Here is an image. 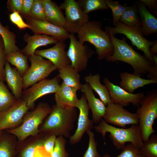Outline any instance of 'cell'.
Here are the masks:
<instances>
[{"label":"cell","mask_w":157,"mask_h":157,"mask_svg":"<svg viewBox=\"0 0 157 157\" xmlns=\"http://www.w3.org/2000/svg\"><path fill=\"white\" fill-rule=\"evenodd\" d=\"M136 114L138 126L143 142L147 141L156 131L153 126L157 118V90L154 89L147 92L141 99Z\"/></svg>","instance_id":"obj_5"},{"label":"cell","mask_w":157,"mask_h":157,"mask_svg":"<svg viewBox=\"0 0 157 157\" xmlns=\"http://www.w3.org/2000/svg\"><path fill=\"white\" fill-rule=\"evenodd\" d=\"M106 3L112 10L113 17V24L119 21L120 19L128 6L120 4L117 1L105 0Z\"/></svg>","instance_id":"obj_34"},{"label":"cell","mask_w":157,"mask_h":157,"mask_svg":"<svg viewBox=\"0 0 157 157\" xmlns=\"http://www.w3.org/2000/svg\"><path fill=\"white\" fill-rule=\"evenodd\" d=\"M121 81L119 86L128 92L133 94L138 88L147 85L156 84L157 81L150 79H145L140 76L128 72L120 74Z\"/></svg>","instance_id":"obj_22"},{"label":"cell","mask_w":157,"mask_h":157,"mask_svg":"<svg viewBox=\"0 0 157 157\" xmlns=\"http://www.w3.org/2000/svg\"><path fill=\"white\" fill-rule=\"evenodd\" d=\"M58 71V76L65 85L74 88L77 90H81L82 84L80 82V76L71 65Z\"/></svg>","instance_id":"obj_26"},{"label":"cell","mask_w":157,"mask_h":157,"mask_svg":"<svg viewBox=\"0 0 157 157\" xmlns=\"http://www.w3.org/2000/svg\"><path fill=\"white\" fill-rule=\"evenodd\" d=\"M6 61L15 66L22 77L29 68L28 57L20 50L6 56Z\"/></svg>","instance_id":"obj_28"},{"label":"cell","mask_w":157,"mask_h":157,"mask_svg":"<svg viewBox=\"0 0 157 157\" xmlns=\"http://www.w3.org/2000/svg\"><path fill=\"white\" fill-rule=\"evenodd\" d=\"M139 150L143 157H157V135L152 134Z\"/></svg>","instance_id":"obj_32"},{"label":"cell","mask_w":157,"mask_h":157,"mask_svg":"<svg viewBox=\"0 0 157 157\" xmlns=\"http://www.w3.org/2000/svg\"><path fill=\"white\" fill-rule=\"evenodd\" d=\"M31 66L23 76V89L28 87L45 78L57 69L50 61L39 55L28 57Z\"/></svg>","instance_id":"obj_8"},{"label":"cell","mask_w":157,"mask_h":157,"mask_svg":"<svg viewBox=\"0 0 157 157\" xmlns=\"http://www.w3.org/2000/svg\"><path fill=\"white\" fill-rule=\"evenodd\" d=\"M77 91L75 88L67 86L62 82L58 90L55 93L56 104L76 108L79 100L77 96Z\"/></svg>","instance_id":"obj_21"},{"label":"cell","mask_w":157,"mask_h":157,"mask_svg":"<svg viewBox=\"0 0 157 157\" xmlns=\"http://www.w3.org/2000/svg\"><path fill=\"white\" fill-rule=\"evenodd\" d=\"M67 143V141L63 136L57 137L51 154V157H69V154L66 149Z\"/></svg>","instance_id":"obj_33"},{"label":"cell","mask_w":157,"mask_h":157,"mask_svg":"<svg viewBox=\"0 0 157 157\" xmlns=\"http://www.w3.org/2000/svg\"><path fill=\"white\" fill-rule=\"evenodd\" d=\"M149 52L151 55L156 54L157 53V41H156L152 46V47L150 48Z\"/></svg>","instance_id":"obj_47"},{"label":"cell","mask_w":157,"mask_h":157,"mask_svg":"<svg viewBox=\"0 0 157 157\" xmlns=\"http://www.w3.org/2000/svg\"><path fill=\"white\" fill-rule=\"evenodd\" d=\"M29 108L26 102L18 99L6 110L0 113V131L15 126L22 121Z\"/></svg>","instance_id":"obj_15"},{"label":"cell","mask_w":157,"mask_h":157,"mask_svg":"<svg viewBox=\"0 0 157 157\" xmlns=\"http://www.w3.org/2000/svg\"><path fill=\"white\" fill-rule=\"evenodd\" d=\"M103 82L107 87L111 101L119 104L123 106L132 103L135 106H138L142 99L145 95L143 92L131 94L126 91L119 86L115 85L105 77Z\"/></svg>","instance_id":"obj_14"},{"label":"cell","mask_w":157,"mask_h":157,"mask_svg":"<svg viewBox=\"0 0 157 157\" xmlns=\"http://www.w3.org/2000/svg\"><path fill=\"white\" fill-rule=\"evenodd\" d=\"M80 90L85 94L92 111V121L95 123H99L105 114L106 106L101 100L95 97L93 90L87 83L82 85Z\"/></svg>","instance_id":"obj_18"},{"label":"cell","mask_w":157,"mask_h":157,"mask_svg":"<svg viewBox=\"0 0 157 157\" xmlns=\"http://www.w3.org/2000/svg\"><path fill=\"white\" fill-rule=\"evenodd\" d=\"M0 35L4 44V51L6 56L20 51L16 45V35L9 29L8 27L3 26L0 21Z\"/></svg>","instance_id":"obj_27"},{"label":"cell","mask_w":157,"mask_h":157,"mask_svg":"<svg viewBox=\"0 0 157 157\" xmlns=\"http://www.w3.org/2000/svg\"><path fill=\"white\" fill-rule=\"evenodd\" d=\"M6 61L4 42L0 35V80L3 81H5L4 66Z\"/></svg>","instance_id":"obj_41"},{"label":"cell","mask_w":157,"mask_h":157,"mask_svg":"<svg viewBox=\"0 0 157 157\" xmlns=\"http://www.w3.org/2000/svg\"><path fill=\"white\" fill-rule=\"evenodd\" d=\"M23 39L27 44L20 51L27 57L34 55L36 49L40 47L56 44L59 41L53 37L44 34H35L30 35L26 33L24 35Z\"/></svg>","instance_id":"obj_19"},{"label":"cell","mask_w":157,"mask_h":157,"mask_svg":"<svg viewBox=\"0 0 157 157\" xmlns=\"http://www.w3.org/2000/svg\"><path fill=\"white\" fill-rule=\"evenodd\" d=\"M5 80L16 99H19L23 88V77L17 69L13 68L10 63L6 61L4 66Z\"/></svg>","instance_id":"obj_20"},{"label":"cell","mask_w":157,"mask_h":157,"mask_svg":"<svg viewBox=\"0 0 157 157\" xmlns=\"http://www.w3.org/2000/svg\"><path fill=\"white\" fill-rule=\"evenodd\" d=\"M65 49L64 42L58 41L52 47L36 50L34 54L47 59L59 70L71 65Z\"/></svg>","instance_id":"obj_17"},{"label":"cell","mask_w":157,"mask_h":157,"mask_svg":"<svg viewBox=\"0 0 157 157\" xmlns=\"http://www.w3.org/2000/svg\"><path fill=\"white\" fill-rule=\"evenodd\" d=\"M42 126L41 131L49 135L54 134L69 138L77 118L76 108L56 104Z\"/></svg>","instance_id":"obj_2"},{"label":"cell","mask_w":157,"mask_h":157,"mask_svg":"<svg viewBox=\"0 0 157 157\" xmlns=\"http://www.w3.org/2000/svg\"><path fill=\"white\" fill-rule=\"evenodd\" d=\"M34 0H23L22 10L20 14L26 19L29 17Z\"/></svg>","instance_id":"obj_44"},{"label":"cell","mask_w":157,"mask_h":157,"mask_svg":"<svg viewBox=\"0 0 157 157\" xmlns=\"http://www.w3.org/2000/svg\"><path fill=\"white\" fill-rule=\"evenodd\" d=\"M100 76L97 74L92 75L90 74L84 78V80L89 84L92 90L99 95L101 101L106 106L111 102L108 89L106 85H102L100 82Z\"/></svg>","instance_id":"obj_25"},{"label":"cell","mask_w":157,"mask_h":157,"mask_svg":"<svg viewBox=\"0 0 157 157\" xmlns=\"http://www.w3.org/2000/svg\"><path fill=\"white\" fill-rule=\"evenodd\" d=\"M138 12L141 20V30L144 36L157 33V19L146 8V6L141 2L137 7Z\"/></svg>","instance_id":"obj_23"},{"label":"cell","mask_w":157,"mask_h":157,"mask_svg":"<svg viewBox=\"0 0 157 157\" xmlns=\"http://www.w3.org/2000/svg\"><path fill=\"white\" fill-rule=\"evenodd\" d=\"M86 133L89 137L88 147L83 157H100L97 150V143L96 141L94 133L91 130Z\"/></svg>","instance_id":"obj_37"},{"label":"cell","mask_w":157,"mask_h":157,"mask_svg":"<svg viewBox=\"0 0 157 157\" xmlns=\"http://www.w3.org/2000/svg\"><path fill=\"white\" fill-rule=\"evenodd\" d=\"M1 131H0V137L1 135Z\"/></svg>","instance_id":"obj_49"},{"label":"cell","mask_w":157,"mask_h":157,"mask_svg":"<svg viewBox=\"0 0 157 157\" xmlns=\"http://www.w3.org/2000/svg\"><path fill=\"white\" fill-rule=\"evenodd\" d=\"M60 79L57 75L51 79L45 78L34 84L23 93V100L30 108L39 98L45 95L56 93L60 86Z\"/></svg>","instance_id":"obj_11"},{"label":"cell","mask_w":157,"mask_h":157,"mask_svg":"<svg viewBox=\"0 0 157 157\" xmlns=\"http://www.w3.org/2000/svg\"><path fill=\"white\" fill-rule=\"evenodd\" d=\"M56 136L54 134L49 135L43 142V146L45 150L51 154L54 147Z\"/></svg>","instance_id":"obj_43"},{"label":"cell","mask_w":157,"mask_h":157,"mask_svg":"<svg viewBox=\"0 0 157 157\" xmlns=\"http://www.w3.org/2000/svg\"><path fill=\"white\" fill-rule=\"evenodd\" d=\"M23 0H9L7 2V7L9 11L17 12L20 14L23 7Z\"/></svg>","instance_id":"obj_42"},{"label":"cell","mask_w":157,"mask_h":157,"mask_svg":"<svg viewBox=\"0 0 157 157\" xmlns=\"http://www.w3.org/2000/svg\"><path fill=\"white\" fill-rule=\"evenodd\" d=\"M122 149L121 152L115 157H143L140 150L131 143L125 145Z\"/></svg>","instance_id":"obj_39"},{"label":"cell","mask_w":157,"mask_h":157,"mask_svg":"<svg viewBox=\"0 0 157 157\" xmlns=\"http://www.w3.org/2000/svg\"><path fill=\"white\" fill-rule=\"evenodd\" d=\"M33 157H51V154L47 152L43 145L38 146L35 149Z\"/></svg>","instance_id":"obj_45"},{"label":"cell","mask_w":157,"mask_h":157,"mask_svg":"<svg viewBox=\"0 0 157 157\" xmlns=\"http://www.w3.org/2000/svg\"><path fill=\"white\" fill-rule=\"evenodd\" d=\"M76 108L79 110L77 127L74 133L69 137V143L73 145L79 142L85 133L93 128L94 123L89 117L90 108L84 94L79 99Z\"/></svg>","instance_id":"obj_13"},{"label":"cell","mask_w":157,"mask_h":157,"mask_svg":"<svg viewBox=\"0 0 157 157\" xmlns=\"http://www.w3.org/2000/svg\"><path fill=\"white\" fill-rule=\"evenodd\" d=\"M140 1L145 6H147L151 10L154 11L155 14L157 13V1L156 0H140Z\"/></svg>","instance_id":"obj_46"},{"label":"cell","mask_w":157,"mask_h":157,"mask_svg":"<svg viewBox=\"0 0 157 157\" xmlns=\"http://www.w3.org/2000/svg\"><path fill=\"white\" fill-rule=\"evenodd\" d=\"M10 21L15 24L19 29H23L26 28H30L29 26L24 22L20 14L17 12H14L9 15Z\"/></svg>","instance_id":"obj_40"},{"label":"cell","mask_w":157,"mask_h":157,"mask_svg":"<svg viewBox=\"0 0 157 157\" xmlns=\"http://www.w3.org/2000/svg\"><path fill=\"white\" fill-rule=\"evenodd\" d=\"M4 83L0 80V113L10 108L17 100Z\"/></svg>","instance_id":"obj_30"},{"label":"cell","mask_w":157,"mask_h":157,"mask_svg":"<svg viewBox=\"0 0 157 157\" xmlns=\"http://www.w3.org/2000/svg\"><path fill=\"white\" fill-rule=\"evenodd\" d=\"M44 140H40L28 144L21 150L16 157H33L35 149L43 145Z\"/></svg>","instance_id":"obj_38"},{"label":"cell","mask_w":157,"mask_h":157,"mask_svg":"<svg viewBox=\"0 0 157 157\" xmlns=\"http://www.w3.org/2000/svg\"><path fill=\"white\" fill-rule=\"evenodd\" d=\"M109 34L114 47V52L106 59L107 61L112 62L119 61L127 63L133 68V73L140 76L150 71L154 63L144 55L135 51L127 43L125 38L120 40L111 34Z\"/></svg>","instance_id":"obj_1"},{"label":"cell","mask_w":157,"mask_h":157,"mask_svg":"<svg viewBox=\"0 0 157 157\" xmlns=\"http://www.w3.org/2000/svg\"><path fill=\"white\" fill-rule=\"evenodd\" d=\"M59 7L65 11L64 28L70 34L78 33L89 21L88 14L83 11L75 0H65Z\"/></svg>","instance_id":"obj_9"},{"label":"cell","mask_w":157,"mask_h":157,"mask_svg":"<svg viewBox=\"0 0 157 157\" xmlns=\"http://www.w3.org/2000/svg\"><path fill=\"white\" fill-rule=\"evenodd\" d=\"M115 27L106 26V31L113 35L116 34H123L131 41L132 44L137 49L142 51L144 56L153 63L151 55L149 49L155 41H151L144 37L141 30L140 26L131 27L119 21L114 24Z\"/></svg>","instance_id":"obj_7"},{"label":"cell","mask_w":157,"mask_h":157,"mask_svg":"<svg viewBox=\"0 0 157 157\" xmlns=\"http://www.w3.org/2000/svg\"><path fill=\"white\" fill-rule=\"evenodd\" d=\"M26 19V23L35 34L53 36L59 41L65 42L69 38L70 34L63 27L55 26L47 21H38L30 17Z\"/></svg>","instance_id":"obj_16"},{"label":"cell","mask_w":157,"mask_h":157,"mask_svg":"<svg viewBox=\"0 0 157 157\" xmlns=\"http://www.w3.org/2000/svg\"><path fill=\"white\" fill-rule=\"evenodd\" d=\"M100 157H110V156L109 154H106L102 156H101Z\"/></svg>","instance_id":"obj_48"},{"label":"cell","mask_w":157,"mask_h":157,"mask_svg":"<svg viewBox=\"0 0 157 157\" xmlns=\"http://www.w3.org/2000/svg\"><path fill=\"white\" fill-rule=\"evenodd\" d=\"M29 17L38 21H46L42 0H34Z\"/></svg>","instance_id":"obj_35"},{"label":"cell","mask_w":157,"mask_h":157,"mask_svg":"<svg viewBox=\"0 0 157 157\" xmlns=\"http://www.w3.org/2000/svg\"><path fill=\"white\" fill-rule=\"evenodd\" d=\"M15 154L14 148L10 140L7 137L0 140V157H14Z\"/></svg>","instance_id":"obj_36"},{"label":"cell","mask_w":157,"mask_h":157,"mask_svg":"<svg viewBox=\"0 0 157 157\" xmlns=\"http://www.w3.org/2000/svg\"><path fill=\"white\" fill-rule=\"evenodd\" d=\"M51 110V108L46 103L39 104L34 110L26 115L20 126L9 129L8 131L15 135L20 141L24 140L29 136L36 135L39 132V125Z\"/></svg>","instance_id":"obj_6"},{"label":"cell","mask_w":157,"mask_h":157,"mask_svg":"<svg viewBox=\"0 0 157 157\" xmlns=\"http://www.w3.org/2000/svg\"><path fill=\"white\" fill-rule=\"evenodd\" d=\"M46 21L55 26L63 27L65 18L61 9L51 0H42Z\"/></svg>","instance_id":"obj_24"},{"label":"cell","mask_w":157,"mask_h":157,"mask_svg":"<svg viewBox=\"0 0 157 157\" xmlns=\"http://www.w3.org/2000/svg\"><path fill=\"white\" fill-rule=\"evenodd\" d=\"M77 2L83 11L87 14L91 11L109 8L105 0H79Z\"/></svg>","instance_id":"obj_31"},{"label":"cell","mask_w":157,"mask_h":157,"mask_svg":"<svg viewBox=\"0 0 157 157\" xmlns=\"http://www.w3.org/2000/svg\"><path fill=\"white\" fill-rule=\"evenodd\" d=\"M119 21L129 26L141 27V22L139 18L138 8L136 6H128L121 17Z\"/></svg>","instance_id":"obj_29"},{"label":"cell","mask_w":157,"mask_h":157,"mask_svg":"<svg viewBox=\"0 0 157 157\" xmlns=\"http://www.w3.org/2000/svg\"><path fill=\"white\" fill-rule=\"evenodd\" d=\"M70 43L67 55L71 65L78 72L85 70L94 52L87 45L81 44L74 34H70Z\"/></svg>","instance_id":"obj_10"},{"label":"cell","mask_w":157,"mask_h":157,"mask_svg":"<svg viewBox=\"0 0 157 157\" xmlns=\"http://www.w3.org/2000/svg\"><path fill=\"white\" fill-rule=\"evenodd\" d=\"M101 26L100 22L89 21L77 33L78 40L81 44L88 42L94 46L99 60L106 59L114 52L109 35L101 29Z\"/></svg>","instance_id":"obj_3"},{"label":"cell","mask_w":157,"mask_h":157,"mask_svg":"<svg viewBox=\"0 0 157 157\" xmlns=\"http://www.w3.org/2000/svg\"><path fill=\"white\" fill-rule=\"evenodd\" d=\"M98 123L94 128L97 132L102 135L105 144V135L108 133L113 145L117 150L122 149L127 142L131 143L139 150L143 147L144 142L138 125H132L126 129L117 128L109 125L103 118Z\"/></svg>","instance_id":"obj_4"},{"label":"cell","mask_w":157,"mask_h":157,"mask_svg":"<svg viewBox=\"0 0 157 157\" xmlns=\"http://www.w3.org/2000/svg\"><path fill=\"white\" fill-rule=\"evenodd\" d=\"M106 107L103 118L108 123L124 128L127 125H138V119L136 113H131L122 106L112 102Z\"/></svg>","instance_id":"obj_12"}]
</instances>
